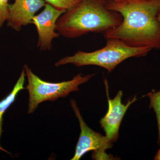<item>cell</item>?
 Listing matches in <instances>:
<instances>
[{
	"label": "cell",
	"instance_id": "obj_15",
	"mask_svg": "<svg viewBox=\"0 0 160 160\" xmlns=\"http://www.w3.org/2000/svg\"><path fill=\"white\" fill-rule=\"evenodd\" d=\"M157 18V19L158 22H159L160 24V10L158 12Z\"/></svg>",
	"mask_w": 160,
	"mask_h": 160
},
{
	"label": "cell",
	"instance_id": "obj_9",
	"mask_svg": "<svg viewBox=\"0 0 160 160\" xmlns=\"http://www.w3.org/2000/svg\"><path fill=\"white\" fill-rule=\"evenodd\" d=\"M26 76L25 69H23L21 76L16 83L13 89L6 97L0 101V138L2 134V126L3 117L6 110L11 106L15 101L19 92L24 88V84L25 82V76ZM0 150H4L0 146ZM5 151V150H4Z\"/></svg>",
	"mask_w": 160,
	"mask_h": 160
},
{
	"label": "cell",
	"instance_id": "obj_5",
	"mask_svg": "<svg viewBox=\"0 0 160 160\" xmlns=\"http://www.w3.org/2000/svg\"><path fill=\"white\" fill-rule=\"evenodd\" d=\"M72 108L79 122L81 133L76 147L74 156L71 160H79L88 152L93 151V159L107 158L106 149L112 146V142L108 138L99 132L93 131L84 122L76 101L70 100Z\"/></svg>",
	"mask_w": 160,
	"mask_h": 160
},
{
	"label": "cell",
	"instance_id": "obj_4",
	"mask_svg": "<svg viewBox=\"0 0 160 160\" xmlns=\"http://www.w3.org/2000/svg\"><path fill=\"white\" fill-rule=\"evenodd\" d=\"M28 85L26 89L29 92L28 113L32 114L40 103L46 101L54 102L60 98H66L72 92L79 91V86L87 82L95 73L84 76L79 73L71 80L52 83L41 79L35 74L27 65H24Z\"/></svg>",
	"mask_w": 160,
	"mask_h": 160
},
{
	"label": "cell",
	"instance_id": "obj_6",
	"mask_svg": "<svg viewBox=\"0 0 160 160\" xmlns=\"http://www.w3.org/2000/svg\"><path fill=\"white\" fill-rule=\"evenodd\" d=\"M42 11L35 16L32 23L36 28L38 34L37 47L41 51L50 50L52 42L59 36L56 32V24L60 17L66 10H60L46 3Z\"/></svg>",
	"mask_w": 160,
	"mask_h": 160
},
{
	"label": "cell",
	"instance_id": "obj_1",
	"mask_svg": "<svg viewBox=\"0 0 160 160\" xmlns=\"http://www.w3.org/2000/svg\"><path fill=\"white\" fill-rule=\"evenodd\" d=\"M106 6L120 13L123 20L118 26L104 33L106 39H119L133 47L160 49V24L157 18L160 0L128 3L108 0Z\"/></svg>",
	"mask_w": 160,
	"mask_h": 160
},
{
	"label": "cell",
	"instance_id": "obj_8",
	"mask_svg": "<svg viewBox=\"0 0 160 160\" xmlns=\"http://www.w3.org/2000/svg\"><path fill=\"white\" fill-rule=\"evenodd\" d=\"M46 3L44 0H14L13 4L9 5L7 26L20 31L23 26L31 24L36 12Z\"/></svg>",
	"mask_w": 160,
	"mask_h": 160
},
{
	"label": "cell",
	"instance_id": "obj_11",
	"mask_svg": "<svg viewBox=\"0 0 160 160\" xmlns=\"http://www.w3.org/2000/svg\"><path fill=\"white\" fill-rule=\"evenodd\" d=\"M46 3L50 4L60 10H66L76 6L82 0H44Z\"/></svg>",
	"mask_w": 160,
	"mask_h": 160
},
{
	"label": "cell",
	"instance_id": "obj_13",
	"mask_svg": "<svg viewBox=\"0 0 160 160\" xmlns=\"http://www.w3.org/2000/svg\"><path fill=\"white\" fill-rule=\"evenodd\" d=\"M117 3H128L138 2L142 0H109Z\"/></svg>",
	"mask_w": 160,
	"mask_h": 160
},
{
	"label": "cell",
	"instance_id": "obj_7",
	"mask_svg": "<svg viewBox=\"0 0 160 160\" xmlns=\"http://www.w3.org/2000/svg\"><path fill=\"white\" fill-rule=\"evenodd\" d=\"M122 91L120 90L112 99L108 96V110L100 121L106 136L112 143L118 140L120 125L127 109L138 100L135 96L129 99L126 104H123L122 102Z\"/></svg>",
	"mask_w": 160,
	"mask_h": 160
},
{
	"label": "cell",
	"instance_id": "obj_2",
	"mask_svg": "<svg viewBox=\"0 0 160 160\" xmlns=\"http://www.w3.org/2000/svg\"><path fill=\"white\" fill-rule=\"evenodd\" d=\"M107 1L82 0L60 17L56 30L64 37L75 38L89 32L105 33L118 26L122 17L106 7Z\"/></svg>",
	"mask_w": 160,
	"mask_h": 160
},
{
	"label": "cell",
	"instance_id": "obj_12",
	"mask_svg": "<svg viewBox=\"0 0 160 160\" xmlns=\"http://www.w3.org/2000/svg\"><path fill=\"white\" fill-rule=\"evenodd\" d=\"M9 0H0V28L7 21L9 12Z\"/></svg>",
	"mask_w": 160,
	"mask_h": 160
},
{
	"label": "cell",
	"instance_id": "obj_3",
	"mask_svg": "<svg viewBox=\"0 0 160 160\" xmlns=\"http://www.w3.org/2000/svg\"><path fill=\"white\" fill-rule=\"evenodd\" d=\"M106 46L91 52L79 50L73 55L63 58L56 62V67L71 64L78 67L96 66L111 72L123 61L133 57L146 56L152 49L148 47H133L122 40L106 39Z\"/></svg>",
	"mask_w": 160,
	"mask_h": 160
},
{
	"label": "cell",
	"instance_id": "obj_10",
	"mask_svg": "<svg viewBox=\"0 0 160 160\" xmlns=\"http://www.w3.org/2000/svg\"><path fill=\"white\" fill-rule=\"evenodd\" d=\"M147 96L149 99V109H153L156 116L158 128V144L160 143V90L156 92H149Z\"/></svg>",
	"mask_w": 160,
	"mask_h": 160
},
{
	"label": "cell",
	"instance_id": "obj_14",
	"mask_svg": "<svg viewBox=\"0 0 160 160\" xmlns=\"http://www.w3.org/2000/svg\"><path fill=\"white\" fill-rule=\"evenodd\" d=\"M154 160H160V149L158 150L154 158Z\"/></svg>",
	"mask_w": 160,
	"mask_h": 160
}]
</instances>
